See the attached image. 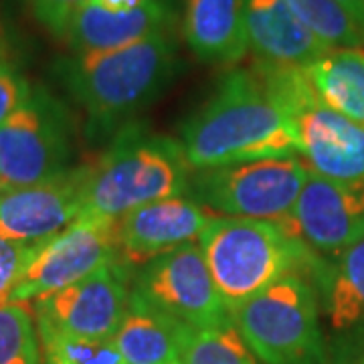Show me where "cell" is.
I'll return each instance as SVG.
<instances>
[{
	"instance_id": "obj_22",
	"label": "cell",
	"mask_w": 364,
	"mask_h": 364,
	"mask_svg": "<svg viewBox=\"0 0 364 364\" xmlns=\"http://www.w3.org/2000/svg\"><path fill=\"white\" fill-rule=\"evenodd\" d=\"M299 21L330 49H364V33L336 0H286Z\"/></svg>"
},
{
	"instance_id": "obj_29",
	"label": "cell",
	"mask_w": 364,
	"mask_h": 364,
	"mask_svg": "<svg viewBox=\"0 0 364 364\" xmlns=\"http://www.w3.org/2000/svg\"><path fill=\"white\" fill-rule=\"evenodd\" d=\"M6 63H11V37H9L6 25L0 16V67Z\"/></svg>"
},
{
	"instance_id": "obj_4",
	"label": "cell",
	"mask_w": 364,
	"mask_h": 364,
	"mask_svg": "<svg viewBox=\"0 0 364 364\" xmlns=\"http://www.w3.org/2000/svg\"><path fill=\"white\" fill-rule=\"evenodd\" d=\"M191 176L181 142L128 124L91 166L83 215L116 221L134 208L184 196Z\"/></svg>"
},
{
	"instance_id": "obj_31",
	"label": "cell",
	"mask_w": 364,
	"mask_h": 364,
	"mask_svg": "<svg viewBox=\"0 0 364 364\" xmlns=\"http://www.w3.org/2000/svg\"><path fill=\"white\" fill-rule=\"evenodd\" d=\"M176 364H182V363H176Z\"/></svg>"
},
{
	"instance_id": "obj_10",
	"label": "cell",
	"mask_w": 364,
	"mask_h": 364,
	"mask_svg": "<svg viewBox=\"0 0 364 364\" xmlns=\"http://www.w3.org/2000/svg\"><path fill=\"white\" fill-rule=\"evenodd\" d=\"M128 272L130 267L116 261L77 284L35 298V322L77 338L114 340L130 310Z\"/></svg>"
},
{
	"instance_id": "obj_25",
	"label": "cell",
	"mask_w": 364,
	"mask_h": 364,
	"mask_svg": "<svg viewBox=\"0 0 364 364\" xmlns=\"http://www.w3.org/2000/svg\"><path fill=\"white\" fill-rule=\"evenodd\" d=\"M43 245L18 243L0 237V306L11 304V296L26 267L37 257Z\"/></svg>"
},
{
	"instance_id": "obj_7",
	"label": "cell",
	"mask_w": 364,
	"mask_h": 364,
	"mask_svg": "<svg viewBox=\"0 0 364 364\" xmlns=\"http://www.w3.org/2000/svg\"><path fill=\"white\" fill-rule=\"evenodd\" d=\"M310 168L296 158H267L195 170L188 193L219 217L286 225Z\"/></svg>"
},
{
	"instance_id": "obj_8",
	"label": "cell",
	"mask_w": 364,
	"mask_h": 364,
	"mask_svg": "<svg viewBox=\"0 0 364 364\" xmlns=\"http://www.w3.org/2000/svg\"><path fill=\"white\" fill-rule=\"evenodd\" d=\"M73 156V126L65 105L45 87L0 124V191L39 184L65 172Z\"/></svg>"
},
{
	"instance_id": "obj_27",
	"label": "cell",
	"mask_w": 364,
	"mask_h": 364,
	"mask_svg": "<svg viewBox=\"0 0 364 364\" xmlns=\"http://www.w3.org/2000/svg\"><path fill=\"white\" fill-rule=\"evenodd\" d=\"M31 91V83L13 63L0 67V124H4L25 104Z\"/></svg>"
},
{
	"instance_id": "obj_21",
	"label": "cell",
	"mask_w": 364,
	"mask_h": 364,
	"mask_svg": "<svg viewBox=\"0 0 364 364\" xmlns=\"http://www.w3.org/2000/svg\"><path fill=\"white\" fill-rule=\"evenodd\" d=\"M182 364H257L255 354L237 332L233 322L219 326H184Z\"/></svg>"
},
{
	"instance_id": "obj_24",
	"label": "cell",
	"mask_w": 364,
	"mask_h": 364,
	"mask_svg": "<svg viewBox=\"0 0 364 364\" xmlns=\"http://www.w3.org/2000/svg\"><path fill=\"white\" fill-rule=\"evenodd\" d=\"M37 330L43 364H126L114 340L77 338L43 324Z\"/></svg>"
},
{
	"instance_id": "obj_14",
	"label": "cell",
	"mask_w": 364,
	"mask_h": 364,
	"mask_svg": "<svg viewBox=\"0 0 364 364\" xmlns=\"http://www.w3.org/2000/svg\"><path fill=\"white\" fill-rule=\"evenodd\" d=\"M217 215L195 198L174 196L144 205L116 219L119 261L144 265L188 243H198L203 231Z\"/></svg>"
},
{
	"instance_id": "obj_28",
	"label": "cell",
	"mask_w": 364,
	"mask_h": 364,
	"mask_svg": "<svg viewBox=\"0 0 364 364\" xmlns=\"http://www.w3.org/2000/svg\"><path fill=\"white\" fill-rule=\"evenodd\" d=\"M364 33V0H336Z\"/></svg>"
},
{
	"instance_id": "obj_23",
	"label": "cell",
	"mask_w": 364,
	"mask_h": 364,
	"mask_svg": "<svg viewBox=\"0 0 364 364\" xmlns=\"http://www.w3.org/2000/svg\"><path fill=\"white\" fill-rule=\"evenodd\" d=\"M0 364H43L35 314L26 301L0 306Z\"/></svg>"
},
{
	"instance_id": "obj_11",
	"label": "cell",
	"mask_w": 364,
	"mask_h": 364,
	"mask_svg": "<svg viewBox=\"0 0 364 364\" xmlns=\"http://www.w3.org/2000/svg\"><path fill=\"white\" fill-rule=\"evenodd\" d=\"M116 261H119L116 221L81 215L63 233L41 247L13 289L11 301H33L77 284Z\"/></svg>"
},
{
	"instance_id": "obj_17",
	"label": "cell",
	"mask_w": 364,
	"mask_h": 364,
	"mask_svg": "<svg viewBox=\"0 0 364 364\" xmlns=\"http://www.w3.org/2000/svg\"><path fill=\"white\" fill-rule=\"evenodd\" d=\"M182 35L200 61L239 63L249 51L245 0H186Z\"/></svg>"
},
{
	"instance_id": "obj_2",
	"label": "cell",
	"mask_w": 364,
	"mask_h": 364,
	"mask_svg": "<svg viewBox=\"0 0 364 364\" xmlns=\"http://www.w3.org/2000/svg\"><path fill=\"white\" fill-rule=\"evenodd\" d=\"M178 53L170 31L104 53L61 57L53 71L90 119V130L124 128L176 75Z\"/></svg>"
},
{
	"instance_id": "obj_30",
	"label": "cell",
	"mask_w": 364,
	"mask_h": 364,
	"mask_svg": "<svg viewBox=\"0 0 364 364\" xmlns=\"http://www.w3.org/2000/svg\"><path fill=\"white\" fill-rule=\"evenodd\" d=\"M97 4H102L109 11H130V9H136V6H142L144 2L148 0H95Z\"/></svg>"
},
{
	"instance_id": "obj_5",
	"label": "cell",
	"mask_w": 364,
	"mask_h": 364,
	"mask_svg": "<svg viewBox=\"0 0 364 364\" xmlns=\"http://www.w3.org/2000/svg\"><path fill=\"white\" fill-rule=\"evenodd\" d=\"M273 100L294 119L299 154L308 168L328 181L364 184V126L324 105L301 67L255 63Z\"/></svg>"
},
{
	"instance_id": "obj_13",
	"label": "cell",
	"mask_w": 364,
	"mask_h": 364,
	"mask_svg": "<svg viewBox=\"0 0 364 364\" xmlns=\"http://www.w3.org/2000/svg\"><path fill=\"white\" fill-rule=\"evenodd\" d=\"M282 229L316 255H340L364 235V184H342L308 172L291 217Z\"/></svg>"
},
{
	"instance_id": "obj_12",
	"label": "cell",
	"mask_w": 364,
	"mask_h": 364,
	"mask_svg": "<svg viewBox=\"0 0 364 364\" xmlns=\"http://www.w3.org/2000/svg\"><path fill=\"white\" fill-rule=\"evenodd\" d=\"M91 166H75L49 181L0 191V237L45 245L83 215Z\"/></svg>"
},
{
	"instance_id": "obj_6",
	"label": "cell",
	"mask_w": 364,
	"mask_h": 364,
	"mask_svg": "<svg viewBox=\"0 0 364 364\" xmlns=\"http://www.w3.org/2000/svg\"><path fill=\"white\" fill-rule=\"evenodd\" d=\"M231 322L263 364H326L318 299L301 273H289L231 312Z\"/></svg>"
},
{
	"instance_id": "obj_26",
	"label": "cell",
	"mask_w": 364,
	"mask_h": 364,
	"mask_svg": "<svg viewBox=\"0 0 364 364\" xmlns=\"http://www.w3.org/2000/svg\"><path fill=\"white\" fill-rule=\"evenodd\" d=\"M25 2L41 25L61 39L69 18L90 0H25Z\"/></svg>"
},
{
	"instance_id": "obj_9",
	"label": "cell",
	"mask_w": 364,
	"mask_h": 364,
	"mask_svg": "<svg viewBox=\"0 0 364 364\" xmlns=\"http://www.w3.org/2000/svg\"><path fill=\"white\" fill-rule=\"evenodd\" d=\"M132 291L181 324L207 328L231 322L198 243L146 261L134 275Z\"/></svg>"
},
{
	"instance_id": "obj_16",
	"label": "cell",
	"mask_w": 364,
	"mask_h": 364,
	"mask_svg": "<svg viewBox=\"0 0 364 364\" xmlns=\"http://www.w3.org/2000/svg\"><path fill=\"white\" fill-rule=\"evenodd\" d=\"M245 21L249 49L259 63L304 69L330 51L286 0H245Z\"/></svg>"
},
{
	"instance_id": "obj_20",
	"label": "cell",
	"mask_w": 364,
	"mask_h": 364,
	"mask_svg": "<svg viewBox=\"0 0 364 364\" xmlns=\"http://www.w3.org/2000/svg\"><path fill=\"white\" fill-rule=\"evenodd\" d=\"M326 312L336 330H350L364 320V235L338 255L324 284Z\"/></svg>"
},
{
	"instance_id": "obj_19",
	"label": "cell",
	"mask_w": 364,
	"mask_h": 364,
	"mask_svg": "<svg viewBox=\"0 0 364 364\" xmlns=\"http://www.w3.org/2000/svg\"><path fill=\"white\" fill-rule=\"evenodd\" d=\"M304 73L322 104L364 126V49H330Z\"/></svg>"
},
{
	"instance_id": "obj_18",
	"label": "cell",
	"mask_w": 364,
	"mask_h": 364,
	"mask_svg": "<svg viewBox=\"0 0 364 364\" xmlns=\"http://www.w3.org/2000/svg\"><path fill=\"white\" fill-rule=\"evenodd\" d=\"M184 326L132 291L130 310L114 336L126 364L181 363Z\"/></svg>"
},
{
	"instance_id": "obj_1",
	"label": "cell",
	"mask_w": 364,
	"mask_h": 364,
	"mask_svg": "<svg viewBox=\"0 0 364 364\" xmlns=\"http://www.w3.org/2000/svg\"><path fill=\"white\" fill-rule=\"evenodd\" d=\"M181 146L193 170L299 154L294 119L253 67L223 75L213 95L182 126Z\"/></svg>"
},
{
	"instance_id": "obj_15",
	"label": "cell",
	"mask_w": 364,
	"mask_h": 364,
	"mask_svg": "<svg viewBox=\"0 0 364 364\" xmlns=\"http://www.w3.org/2000/svg\"><path fill=\"white\" fill-rule=\"evenodd\" d=\"M170 23V0H148L130 11H109L90 0L69 18L61 39L75 55L114 51L168 31Z\"/></svg>"
},
{
	"instance_id": "obj_3",
	"label": "cell",
	"mask_w": 364,
	"mask_h": 364,
	"mask_svg": "<svg viewBox=\"0 0 364 364\" xmlns=\"http://www.w3.org/2000/svg\"><path fill=\"white\" fill-rule=\"evenodd\" d=\"M198 245L229 312L289 273H310L320 284L330 275L312 249L272 221L217 215Z\"/></svg>"
}]
</instances>
